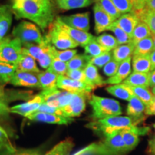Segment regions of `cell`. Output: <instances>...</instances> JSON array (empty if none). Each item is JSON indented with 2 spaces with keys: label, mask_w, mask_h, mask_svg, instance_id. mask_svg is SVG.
Listing matches in <instances>:
<instances>
[{
  "label": "cell",
  "mask_w": 155,
  "mask_h": 155,
  "mask_svg": "<svg viewBox=\"0 0 155 155\" xmlns=\"http://www.w3.org/2000/svg\"><path fill=\"white\" fill-rule=\"evenodd\" d=\"M111 1L121 15L132 12L134 11V7L131 0H111Z\"/></svg>",
  "instance_id": "obj_45"
},
{
  "label": "cell",
  "mask_w": 155,
  "mask_h": 155,
  "mask_svg": "<svg viewBox=\"0 0 155 155\" xmlns=\"http://www.w3.org/2000/svg\"><path fill=\"white\" fill-rule=\"evenodd\" d=\"M122 131V130H121ZM121 131L107 136L104 140L94 143L73 155H125L127 154Z\"/></svg>",
  "instance_id": "obj_2"
},
{
  "label": "cell",
  "mask_w": 155,
  "mask_h": 155,
  "mask_svg": "<svg viewBox=\"0 0 155 155\" xmlns=\"http://www.w3.org/2000/svg\"><path fill=\"white\" fill-rule=\"evenodd\" d=\"M0 144L2 145L5 147V149H8V150L15 149V147L11 144V141L9 140V136L7 134V131L1 126H0Z\"/></svg>",
  "instance_id": "obj_48"
},
{
  "label": "cell",
  "mask_w": 155,
  "mask_h": 155,
  "mask_svg": "<svg viewBox=\"0 0 155 155\" xmlns=\"http://www.w3.org/2000/svg\"><path fill=\"white\" fill-rule=\"evenodd\" d=\"M77 54V50L75 49L67 50H58L56 48L53 49L54 57L61 60V61L68 63Z\"/></svg>",
  "instance_id": "obj_42"
},
{
  "label": "cell",
  "mask_w": 155,
  "mask_h": 155,
  "mask_svg": "<svg viewBox=\"0 0 155 155\" xmlns=\"http://www.w3.org/2000/svg\"><path fill=\"white\" fill-rule=\"evenodd\" d=\"M42 104V95L39 94L28 101L18 104L10 108V113L17 114L27 117L30 114L36 112Z\"/></svg>",
  "instance_id": "obj_17"
},
{
  "label": "cell",
  "mask_w": 155,
  "mask_h": 155,
  "mask_svg": "<svg viewBox=\"0 0 155 155\" xmlns=\"http://www.w3.org/2000/svg\"><path fill=\"white\" fill-rule=\"evenodd\" d=\"M96 39L98 43L108 51H112L119 45V42L115 36L111 35L110 34L104 33L99 36L96 37Z\"/></svg>",
  "instance_id": "obj_37"
},
{
  "label": "cell",
  "mask_w": 155,
  "mask_h": 155,
  "mask_svg": "<svg viewBox=\"0 0 155 155\" xmlns=\"http://www.w3.org/2000/svg\"><path fill=\"white\" fill-rule=\"evenodd\" d=\"M106 90L107 91L108 94L112 95V96L119 98L120 99L127 101H129L131 97L133 96L132 92L131 91L129 87L124 83L111 85V86H108L106 88Z\"/></svg>",
  "instance_id": "obj_27"
},
{
  "label": "cell",
  "mask_w": 155,
  "mask_h": 155,
  "mask_svg": "<svg viewBox=\"0 0 155 155\" xmlns=\"http://www.w3.org/2000/svg\"><path fill=\"white\" fill-rule=\"evenodd\" d=\"M12 7L17 19H29L42 30L50 27L55 19L53 0L15 1Z\"/></svg>",
  "instance_id": "obj_1"
},
{
  "label": "cell",
  "mask_w": 155,
  "mask_h": 155,
  "mask_svg": "<svg viewBox=\"0 0 155 155\" xmlns=\"http://www.w3.org/2000/svg\"><path fill=\"white\" fill-rule=\"evenodd\" d=\"M16 70V65L0 62V85L10 83Z\"/></svg>",
  "instance_id": "obj_35"
},
{
  "label": "cell",
  "mask_w": 155,
  "mask_h": 155,
  "mask_svg": "<svg viewBox=\"0 0 155 155\" xmlns=\"http://www.w3.org/2000/svg\"><path fill=\"white\" fill-rule=\"evenodd\" d=\"M154 50L152 36L143 39L135 44L133 55H150Z\"/></svg>",
  "instance_id": "obj_34"
},
{
  "label": "cell",
  "mask_w": 155,
  "mask_h": 155,
  "mask_svg": "<svg viewBox=\"0 0 155 155\" xmlns=\"http://www.w3.org/2000/svg\"><path fill=\"white\" fill-rule=\"evenodd\" d=\"M132 92L134 96H137L145 104V106H150L155 99V96L152 94V91L149 88L145 87H131L128 86Z\"/></svg>",
  "instance_id": "obj_29"
},
{
  "label": "cell",
  "mask_w": 155,
  "mask_h": 155,
  "mask_svg": "<svg viewBox=\"0 0 155 155\" xmlns=\"http://www.w3.org/2000/svg\"><path fill=\"white\" fill-rule=\"evenodd\" d=\"M60 18L67 25L77 30L88 32L90 29V14L88 12L68 16H62Z\"/></svg>",
  "instance_id": "obj_15"
},
{
  "label": "cell",
  "mask_w": 155,
  "mask_h": 155,
  "mask_svg": "<svg viewBox=\"0 0 155 155\" xmlns=\"http://www.w3.org/2000/svg\"><path fill=\"white\" fill-rule=\"evenodd\" d=\"M74 147L73 139L68 138L61 141L57 145L44 155H69ZM35 155H38L36 154Z\"/></svg>",
  "instance_id": "obj_32"
},
{
  "label": "cell",
  "mask_w": 155,
  "mask_h": 155,
  "mask_svg": "<svg viewBox=\"0 0 155 155\" xmlns=\"http://www.w3.org/2000/svg\"><path fill=\"white\" fill-rule=\"evenodd\" d=\"M96 3H98L102 7V9L106 12L115 21L121 17V14L116 9L111 0H97Z\"/></svg>",
  "instance_id": "obj_40"
},
{
  "label": "cell",
  "mask_w": 155,
  "mask_h": 155,
  "mask_svg": "<svg viewBox=\"0 0 155 155\" xmlns=\"http://www.w3.org/2000/svg\"><path fill=\"white\" fill-rule=\"evenodd\" d=\"M141 121L130 116H113L98 120H94L86 125V127L92 129L96 133H100L105 137L109 136L116 131L125 129L137 127Z\"/></svg>",
  "instance_id": "obj_3"
},
{
  "label": "cell",
  "mask_w": 155,
  "mask_h": 155,
  "mask_svg": "<svg viewBox=\"0 0 155 155\" xmlns=\"http://www.w3.org/2000/svg\"><path fill=\"white\" fill-rule=\"evenodd\" d=\"M150 130L148 128H139L135 127L130 129H125L121 131L122 138L124 143L127 153L133 150L139 141V136L144 135Z\"/></svg>",
  "instance_id": "obj_13"
},
{
  "label": "cell",
  "mask_w": 155,
  "mask_h": 155,
  "mask_svg": "<svg viewBox=\"0 0 155 155\" xmlns=\"http://www.w3.org/2000/svg\"><path fill=\"white\" fill-rule=\"evenodd\" d=\"M135 45L132 42L127 44L119 45L115 49L112 50L113 58L119 63L132 56L134 51Z\"/></svg>",
  "instance_id": "obj_26"
},
{
  "label": "cell",
  "mask_w": 155,
  "mask_h": 155,
  "mask_svg": "<svg viewBox=\"0 0 155 155\" xmlns=\"http://www.w3.org/2000/svg\"><path fill=\"white\" fill-rule=\"evenodd\" d=\"M22 56V43L17 38H5L0 42V62L17 65Z\"/></svg>",
  "instance_id": "obj_6"
},
{
  "label": "cell",
  "mask_w": 155,
  "mask_h": 155,
  "mask_svg": "<svg viewBox=\"0 0 155 155\" xmlns=\"http://www.w3.org/2000/svg\"><path fill=\"white\" fill-rule=\"evenodd\" d=\"M47 36L50 39L51 44L58 50L74 49L79 46V45L75 42L55 21L50 25L49 34Z\"/></svg>",
  "instance_id": "obj_7"
},
{
  "label": "cell",
  "mask_w": 155,
  "mask_h": 155,
  "mask_svg": "<svg viewBox=\"0 0 155 155\" xmlns=\"http://www.w3.org/2000/svg\"><path fill=\"white\" fill-rule=\"evenodd\" d=\"M15 1H23V0H12V2H15Z\"/></svg>",
  "instance_id": "obj_61"
},
{
  "label": "cell",
  "mask_w": 155,
  "mask_h": 155,
  "mask_svg": "<svg viewBox=\"0 0 155 155\" xmlns=\"http://www.w3.org/2000/svg\"><path fill=\"white\" fill-rule=\"evenodd\" d=\"M144 114L145 115L155 116V99L150 106H147Z\"/></svg>",
  "instance_id": "obj_54"
},
{
  "label": "cell",
  "mask_w": 155,
  "mask_h": 155,
  "mask_svg": "<svg viewBox=\"0 0 155 155\" xmlns=\"http://www.w3.org/2000/svg\"><path fill=\"white\" fill-rule=\"evenodd\" d=\"M40 88L42 90H49L58 88V75L49 69L39 73L38 74Z\"/></svg>",
  "instance_id": "obj_23"
},
{
  "label": "cell",
  "mask_w": 155,
  "mask_h": 155,
  "mask_svg": "<svg viewBox=\"0 0 155 155\" xmlns=\"http://www.w3.org/2000/svg\"><path fill=\"white\" fill-rule=\"evenodd\" d=\"M152 94L155 96V86L152 87Z\"/></svg>",
  "instance_id": "obj_59"
},
{
  "label": "cell",
  "mask_w": 155,
  "mask_h": 155,
  "mask_svg": "<svg viewBox=\"0 0 155 155\" xmlns=\"http://www.w3.org/2000/svg\"><path fill=\"white\" fill-rule=\"evenodd\" d=\"M17 71H25V72L38 73L41 71L37 66L36 60L32 56L25 55L22 53V58H20L18 63L16 65Z\"/></svg>",
  "instance_id": "obj_28"
},
{
  "label": "cell",
  "mask_w": 155,
  "mask_h": 155,
  "mask_svg": "<svg viewBox=\"0 0 155 155\" xmlns=\"http://www.w3.org/2000/svg\"><path fill=\"white\" fill-rule=\"evenodd\" d=\"M86 75V83L91 86L96 88L97 86H102L105 85V81L101 76L98 73V68L91 63H89L84 69Z\"/></svg>",
  "instance_id": "obj_25"
},
{
  "label": "cell",
  "mask_w": 155,
  "mask_h": 155,
  "mask_svg": "<svg viewBox=\"0 0 155 155\" xmlns=\"http://www.w3.org/2000/svg\"><path fill=\"white\" fill-rule=\"evenodd\" d=\"M10 83L15 86L40 88L38 73L25 72V71H17V70L12 78Z\"/></svg>",
  "instance_id": "obj_12"
},
{
  "label": "cell",
  "mask_w": 155,
  "mask_h": 155,
  "mask_svg": "<svg viewBox=\"0 0 155 155\" xmlns=\"http://www.w3.org/2000/svg\"><path fill=\"white\" fill-rule=\"evenodd\" d=\"M9 110H10V108H9L2 96L0 95V116H8V114L10 113Z\"/></svg>",
  "instance_id": "obj_51"
},
{
  "label": "cell",
  "mask_w": 155,
  "mask_h": 155,
  "mask_svg": "<svg viewBox=\"0 0 155 155\" xmlns=\"http://www.w3.org/2000/svg\"><path fill=\"white\" fill-rule=\"evenodd\" d=\"M120 63L119 62L115 61L114 59H112L111 61H109L106 65H104L103 68V71L105 75L108 76V78L114 76L117 72L118 69L120 65Z\"/></svg>",
  "instance_id": "obj_46"
},
{
  "label": "cell",
  "mask_w": 155,
  "mask_h": 155,
  "mask_svg": "<svg viewBox=\"0 0 155 155\" xmlns=\"http://www.w3.org/2000/svg\"><path fill=\"white\" fill-rule=\"evenodd\" d=\"M131 65L133 72L150 73L152 71L150 55H133Z\"/></svg>",
  "instance_id": "obj_22"
},
{
  "label": "cell",
  "mask_w": 155,
  "mask_h": 155,
  "mask_svg": "<svg viewBox=\"0 0 155 155\" xmlns=\"http://www.w3.org/2000/svg\"><path fill=\"white\" fill-rule=\"evenodd\" d=\"M148 153L150 155H155V135L148 142Z\"/></svg>",
  "instance_id": "obj_53"
},
{
  "label": "cell",
  "mask_w": 155,
  "mask_h": 155,
  "mask_svg": "<svg viewBox=\"0 0 155 155\" xmlns=\"http://www.w3.org/2000/svg\"><path fill=\"white\" fill-rule=\"evenodd\" d=\"M13 15L14 13L12 6L7 5L0 6V42L5 38L9 30L12 22Z\"/></svg>",
  "instance_id": "obj_20"
},
{
  "label": "cell",
  "mask_w": 155,
  "mask_h": 155,
  "mask_svg": "<svg viewBox=\"0 0 155 155\" xmlns=\"http://www.w3.org/2000/svg\"><path fill=\"white\" fill-rule=\"evenodd\" d=\"M152 38H153V42H154V49H155V34H153L152 35Z\"/></svg>",
  "instance_id": "obj_58"
},
{
  "label": "cell",
  "mask_w": 155,
  "mask_h": 155,
  "mask_svg": "<svg viewBox=\"0 0 155 155\" xmlns=\"http://www.w3.org/2000/svg\"><path fill=\"white\" fill-rule=\"evenodd\" d=\"M153 127H154V129H155V123L154 124H153Z\"/></svg>",
  "instance_id": "obj_63"
},
{
  "label": "cell",
  "mask_w": 155,
  "mask_h": 155,
  "mask_svg": "<svg viewBox=\"0 0 155 155\" xmlns=\"http://www.w3.org/2000/svg\"><path fill=\"white\" fill-rule=\"evenodd\" d=\"M112 59H114L112 51H106L97 57L91 58L90 62L97 68H104Z\"/></svg>",
  "instance_id": "obj_44"
},
{
  "label": "cell",
  "mask_w": 155,
  "mask_h": 155,
  "mask_svg": "<svg viewBox=\"0 0 155 155\" xmlns=\"http://www.w3.org/2000/svg\"><path fill=\"white\" fill-rule=\"evenodd\" d=\"M37 111L45 112V113L55 114V115L65 116V117H66V116H65V114L63 113V111H62L61 108H56V107H51V106H47V105H45V104H43L40 106V107L38 108V110Z\"/></svg>",
  "instance_id": "obj_49"
},
{
  "label": "cell",
  "mask_w": 155,
  "mask_h": 155,
  "mask_svg": "<svg viewBox=\"0 0 155 155\" xmlns=\"http://www.w3.org/2000/svg\"><path fill=\"white\" fill-rule=\"evenodd\" d=\"M131 87H150V73H131L129 77L122 83Z\"/></svg>",
  "instance_id": "obj_24"
},
{
  "label": "cell",
  "mask_w": 155,
  "mask_h": 155,
  "mask_svg": "<svg viewBox=\"0 0 155 155\" xmlns=\"http://www.w3.org/2000/svg\"><path fill=\"white\" fill-rule=\"evenodd\" d=\"M84 49L86 54L91 56V58L97 57V56L101 55V54L105 53V52L108 51L102 45H101L98 43V41L96 40V37L85 46Z\"/></svg>",
  "instance_id": "obj_38"
},
{
  "label": "cell",
  "mask_w": 155,
  "mask_h": 155,
  "mask_svg": "<svg viewBox=\"0 0 155 155\" xmlns=\"http://www.w3.org/2000/svg\"><path fill=\"white\" fill-rule=\"evenodd\" d=\"M89 104L92 107V117L94 120L122 114L119 102L112 98L91 95L89 99Z\"/></svg>",
  "instance_id": "obj_4"
},
{
  "label": "cell",
  "mask_w": 155,
  "mask_h": 155,
  "mask_svg": "<svg viewBox=\"0 0 155 155\" xmlns=\"http://www.w3.org/2000/svg\"><path fill=\"white\" fill-rule=\"evenodd\" d=\"M147 7L155 10V0H146Z\"/></svg>",
  "instance_id": "obj_57"
},
{
  "label": "cell",
  "mask_w": 155,
  "mask_h": 155,
  "mask_svg": "<svg viewBox=\"0 0 155 155\" xmlns=\"http://www.w3.org/2000/svg\"><path fill=\"white\" fill-rule=\"evenodd\" d=\"M155 86V69L150 73V87Z\"/></svg>",
  "instance_id": "obj_55"
},
{
  "label": "cell",
  "mask_w": 155,
  "mask_h": 155,
  "mask_svg": "<svg viewBox=\"0 0 155 155\" xmlns=\"http://www.w3.org/2000/svg\"><path fill=\"white\" fill-rule=\"evenodd\" d=\"M12 35L20 40L23 44H43L47 37L42 35L40 29L36 25L28 21H22L12 31Z\"/></svg>",
  "instance_id": "obj_5"
},
{
  "label": "cell",
  "mask_w": 155,
  "mask_h": 155,
  "mask_svg": "<svg viewBox=\"0 0 155 155\" xmlns=\"http://www.w3.org/2000/svg\"><path fill=\"white\" fill-rule=\"evenodd\" d=\"M134 12L141 21L148 25L152 35L155 34V10L146 7L141 10L134 11Z\"/></svg>",
  "instance_id": "obj_31"
},
{
  "label": "cell",
  "mask_w": 155,
  "mask_h": 155,
  "mask_svg": "<svg viewBox=\"0 0 155 155\" xmlns=\"http://www.w3.org/2000/svg\"><path fill=\"white\" fill-rule=\"evenodd\" d=\"M58 88L72 93L91 94L96 88L86 82L70 78L66 75H59L58 79Z\"/></svg>",
  "instance_id": "obj_10"
},
{
  "label": "cell",
  "mask_w": 155,
  "mask_h": 155,
  "mask_svg": "<svg viewBox=\"0 0 155 155\" xmlns=\"http://www.w3.org/2000/svg\"><path fill=\"white\" fill-rule=\"evenodd\" d=\"M139 22L140 19L139 17L134 12H132L121 15V17L116 19L114 22L131 37L134 30Z\"/></svg>",
  "instance_id": "obj_19"
},
{
  "label": "cell",
  "mask_w": 155,
  "mask_h": 155,
  "mask_svg": "<svg viewBox=\"0 0 155 155\" xmlns=\"http://www.w3.org/2000/svg\"><path fill=\"white\" fill-rule=\"evenodd\" d=\"M54 48L55 47H54L53 45H50L48 49L37 60L42 68L48 69L50 66V65H51L52 62H53V59L55 58L53 55Z\"/></svg>",
  "instance_id": "obj_41"
},
{
  "label": "cell",
  "mask_w": 155,
  "mask_h": 155,
  "mask_svg": "<svg viewBox=\"0 0 155 155\" xmlns=\"http://www.w3.org/2000/svg\"><path fill=\"white\" fill-rule=\"evenodd\" d=\"M91 57L87 54H76L71 61L67 63L68 70H84L90 63Z\"/></svg>",
  "instance_id": "obj_36"
},
{
  "label": "cell",
  "mask_w": 155,
  "mask_h": 155,
  "mask_svg": "<svg viewBox=\"0 0 155 155\" xmlns=\"http://www.w3.org/2000/svg\"><path fill=\"white\" fill-rule=\"evenodd\" d=\"M131 2L134 7V11L141 10L147 7L146 0H131Z\"/></svg>",
  "instance_id": "obj_52"
},
{
  "label": "cell",
  "mask_w": 155,
  "mask_h": 155,
  "mask_svg": "<svg viewBox=\"0 0 155 155\" xmlns=\"http://www.w3.org/2000/svg\"><path fill=\"white\" fill-rule=\"evenodd\" d=\"M75 93L61 91L58 88L43 90L40 93L42 97V104L51 107L63 108L71 102Z\"/></svg>",
  "instance_id": "obj_8"
},
{
  "label": "cell",
  "mask_w": 155,
  "mask_h": 155,
  "mask_svg": "<svg viewBox=\"0 0 155 155\" xmlns=\"http://www.w3.org/2000/svg\"><path fill=\"white\" fill-rule=\"evenodd\" d=\"M131 59L132 57H130L122 61L116 74L105 81L106 84L115 85L123 83L131 73Z\"/></svg>",
  "instance_id": "obj_18"
},
{
  "label": "cell",
  "mask_w": 155,
  "mask_h": 155,
  "mask_svg": "<svg viewBox=\"0 0 155 155\" xmlns=\"http://www.w3.org/2000/svg\"><path fill=\"white\" fill-rule=\"evenodd\" d=\"M147 106L139 98L134 96L129 101L127 114L130 117L134 118L136 119L143 121L144 120V114H145V110Z\"/></svg>",
  "instance_id": "obj_21"
},
{
  "label": "cell",
  "mask_w": 155,
  "mask_h": 155,
  "mask_svg": "<svg viewBox=\"0 0 155 155\" xmlns=\"http://www.w3.org/2000/svg\"><path fill=\"white\" fill-rule=\"evenodd\" d=\"M37 153L33 151L17 150L15 148L13 150L4 149L0 151V155H35Z\"/></svg>",
  "instance_id": "obj_50"
},
{
  "label": "cell",
  "mask_w": 155,
  "mask_h": 155,
  "mask_svg": "<svg viewBox=\"0 0 155 155\" xmlns=\"http://www.w3.org/2000/svg\"><path fill=\"white\" fill-rule=\"evenodd\" d=\"M92 1H93V2H95V3H96V2H97V0H92Z\"/></svg>",
  "instance_id": "obj_62"
},
{
  "label": "cell",
  "mask_w": 155,
  "mask_h": 155,
  "mask_svg": "<svg viewBox=\"0 0 155 155\" xmlns=\"http://www.w3.org/2000/svg\"><path fill=\"white\" fill-rule=\"evenodd\" d=\"M90 94L88 93H75L71 102L61 108L65 116L70 118L80 116L86 109V100L91 97Z\"/></svg>",
  "instance_id": "obj_9"
},
{
  "label": "cell",
  "mask_w": 155,
  "mask_h": 155,
  "mask_svg": "<svg viewBox=\"0 0 155 155\" xmlns=\"http://www.w3.org/2000/svg\"><path fill=\"white\" fill-rule=\"evenodd\" d=\"M58 7L63 10L87 7L94 3L92 0H56Z\"/></svg>",
  "instance_id": "obj_30"
},
{
  "label": "cell",
  "mask_w": 155,
  "mask_h": 155,
  "mask_svg": "<svg viewBox=\"0 0 155 155\" xmlns=\"http://www.w3.org/2000/svg\"><path fill=\"white\" fill-rule=\"evenodd\" d=\"M93 10L95 20V32L96 34H100L108 30L109 27L115 22V20L104 11L98 3H95Z\"/></svg>",
  "instance_id": "obj_14"
},
{
  "label": "cell",
  "mask_w": 155,
  "mask_h": 155,
  "mask_svg": "<svg viewBox=\"0 0 155 155\" xmlns=\"http://www.w3.org/2000/svg\"><path fill=\"white\" fill-rule=\"evenodd\" d=\"M108 30L111 31L112 32H114L115 38L117 40L118 42H119V45L127 44L131 42V37L129 35H128L124 30H123L121 28H119L118 25H116L115 22H114L109 27Z\"/></svg>",
  "instance_id": "obj_39"
},
{
  "label": "cell",
  "mask_w": 155,
  "mask_h": 155,
  "mask_svg": "<svg viewBox=\"0 0 155 155\" xmlns=\"http://www.w3.org/2000/svg\"><path fill=\"white\" fill-rule=\"evenodd\" d=\"M4 149H5V147H4L2 145L0 144V151H2V150H4Z\"/></svg>",
  "instance_id": "obj_60"
},
{
  "label": "cell",
  "mask_w": 155,
  "mask_h": 155,
  "mask_svg": "<svg viewBox=\"0 0 155 155\" xmlns=\"http://www.w3.org/2000/svg\"><path fill=\"white\" fill-rule=\"evenodd\" d=\"M48 69L50 70L58 75H65L68 71L67 63L62 61L56 58H54L51 65Z\"/></svg>",
  "instance_id": "obj_43"
},
{
  "label": "cell",
  "mask_w": 155,
  "mask_h": 155,
  "mask_svg": "<svg viewBox=\"0 0 155 155\" xmlns=\"http://www.w3.org/2000/svg\"><path fill=\"white\" fill-rule=\"evenodd\" d=\"M152 35V33L148 25L140 20L138 25L136 26L132 32V35H131V42L135 45L143 39Z\"/></svg>",
  "instance_id": "obj_33"
},
{
  "label": "cell",
  "mask_w": 155,
  "mask_h": 155,
  "mask_svg": "<svg viewBox=\"0 0 155 155\" xmlns=\"http://www.w3.org/2000/svg\"><path fill=\"white\" fill-rule=\"evenodd\" d=\"M55 22L63 30H65L75 42H76L79 45L82 46V47H85L88 42H90L95 38V36L89 33L88 32L77 30V29L68 26L61 20L60 17H56Z\"/></svg>",
  "instance_id": "obj_11"
},
{
  "label": "cell",
  "mask_w": 155,
  "mask_h": 155,
  "mask_svg": "<svg viewBox=\"0 0 155 155\" xmlns=\"http://www.w3.org/2000/svg\"><path fill=\"white\" fill-rule=\"evenodd\" d=\"M26 118H28L31 121L44 122V123L48 124H55L60 125H68L74 121L73 118L65 117V116L55 115V114L38 111L30 114Z\"/></svg>",
  "instance_id": "obj_16"
},
{
  "label": "cell",
  "mask_w": 155,
  "mask_h": 155,
  "mask_svg": "<svg viewBox=\"0 0 155 155\" xmlns=\"http://www.w3.org/2000/svg\"><path fill=\"white\" fill-rule=\"evenodd\" d=\"M150 61L152 64V71L155 69V49L150 54Z\"/></svg>",
  "instance_id": "obj_56"
},
{
  "label": "cell",
  "mask_w": 155,
  "mask_h": 155,
  "mask_svg": "<svg viewBox=\"0 0 155 155\" xmlns=\"http://www.w3.org/2000/svg\"><path fill=\"white\" fill-rule=\"evenodd\" d=\"M65 75L67 77L73 79V80L83 81V82L86 83V75H85L84 70H68Z\"/></svg>",
  "instance_id": "obj_47"
}]
</instances>
